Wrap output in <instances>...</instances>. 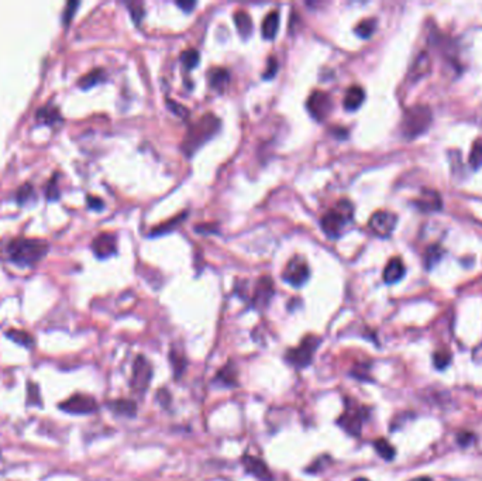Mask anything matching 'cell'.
Wrapping results in <instances>:
<instances>
[{"label":"cell","mask_w":482,"mask_h":481,"mask_svg":"<svg viewBox=\"0 0 482 481\" xmlns=\"http://www.w3.org/2000/svg\"><path fill=\"white\" fill-rule=\"evenodd\" d=\"M209 80H210V85L214 87V89H224V86L228 83V72L223 68H216V69H211L209 72Z\"/></svg>","instance_id":"ffe728a7"},{"label":"cell","mask_w":482,"mask_h":481,"mask_svg":"<svg viewBox=\"0 0 482 481\" xmlns=\"http://www.w3.org/2000/svg\"><path fill=\"white\" fill-rule=\"evenodd\" d=\"M404 275V265L399 257H393L388 261L383 269V281L386 284H395Z\"/></svg>","instance_id":"9a60e30c"},{"label":"cell","mask_w":482,"mask_h":481,"mask_svg":"<svg viewBox=\"0 0 482 481\" xmlns=\"http://www.w3.org/2000/svg\"><path fill=\"white\" fill-rule=\"evenodd\" d=\"M338 425L350 434L358 436L362 427V413L355 408H347L345 412L340 416Z\"/></svg>","instance_id":"8fae6325"},{"label":"cell","mask_w":482,"mask_h":481,"mask_svg":"<svg viewBox=\"0 0 482 481\" xmlns=\"http://www.w3.org/2000/svg\"><path fill=\"white\" fill-rule=\"evenodd\" d=\"M48 251V243L42 238L18 237L13 238L7 245L8 258L21 265H31L39 261Z\"/></svg>","instance_id":"6da1fadb"},{"label":"cell","mask_w":482,"mask_h":481,"mask_svg":"<svg viewBox=\"0 0 482 481\" xmlns=\"http://www.w3.org/2000/svg\"><path fill=\"white\" fill-rule=\"evenodd\" d=\"M441 254H443L441 247H438V245H431V247H428L427 251H426V257H424V260H426V267L431 268L433 264L437 262V261L440 260Z\"/></svg>","instance_id":"4dcf8cb0"},{"label":"cell","mask_w":482,"mask_h":481,"mask_svg":"<svg viewBox=\"0 0 482 481\" xmlns=\"http://www.w3.org/2000/svg\"><path fill=\"white\" fill-rule=\"evenodd\" d=\"M352 214H354L352 203L347 199L338 200L335 203V206L321 217L323 231L330 238L338 237L341 234L342 229L347 226V223L352 220Z\"/></svg>","instance_id":"3957f363"},{"label":"cell","mask_w":482,"mask_h":481,"mask_svg":"<svg viewBox=\"0 0 482 481\" xmlns=\"http://www.w3.org/2000/svg\"><path fill=\"white\" fill-rule=\"evenodd\" d=\"M278 30H279V11L271 10L262 21V27H261L262 37L265 39H272L275 38Z\"/></svg>","instance_id":"ac0fdd59"},{"label":"cell","mask_w":482,"mask_h":481,"mask_svg":"<svg viewBox=\"0 0 482 481\" xmlns=\"http://www.w3.org/2000/svg\"><path fill=\"white\" fill-rule=\"evenodd\" d=\"M92 248L99 258H107L116 252V237L110 233H101L92 241Z\"/></svg>","instance_id":"7c38bea8"},{"label":"cell","mask_w":482,"mask_h":481,"mask_svg":"<svg viewBox=\"0 0 482 481\" xmlns=\"http://www.w3.org/2000/svg\"><path fill=\"white\" fill-rule=\"evenodd\" d=\"M472 358H474V361H476V363H482V341L474 348V351H472Z\"/></svg>","instance_id":"ab89813d"},{"label":"cell","mask_w":482,"mask_h":481,"mask_svg":"<svg viewBox=\"0 0 482 481\" xmlns=\"http://www.w3.org/2000/svg\"><path fill=\"white\" fill-rule=\"evenodd\" d=\"M319 343H320V339L316 336L304 337L303 341L297 347H295L286 353V360L292 365H295L296 368L307 367L311 363L313 354H314Z\"/></svg>","instance_id":"5b68a950"},{"label":"cell","mask_w":482,"mask_h":481,"mask_svg":"<svg viewBox=\"0 0 482 481\" xmlns=\"http://www.w3.org/2000/svg\"><path fill=\"white\" fill-rule=\"evenodd\" d=\"M396 221L397 217L395 213L388 210H378L371 216L368 226L376 236L388 237L395 230Z\"/></svg>","instance_id":"ba28073f"},{"label":"cell","mask_w":482,"mask_h":481,"mask_svg":"<svg viewBox=\"0 0 482 481\" xmlns=\"http://www.w3.org/2000/svg\"><path fill=\"white\" fill-rule=\"evenodd\" d=\"M59 406L65 412L73 413V415H87V413H93L97 409L96 401L92 396L83 395V394H76L68 398Z\"/></svg>","instance_id":"9c48e42d"},{"label":"cell","mask_w":482,"mask_h":481,"mask_svg":"<svg viewBox=\"0 0 482 481\" xmlns=\"http://www.w3.org/2000/svg\"><path fill=\"white\" fill-rule=\"evenodd\" d=\"M307 110L310 116L319 121H323L333 109V99L327 92L314 90L307 99Z\"/></svg>","instance_id":"52a82bcc"},{"label":"cell","mask_w":482,"mask_h":481,"mask_svg":"<svg viewBox=\"0 0 482 481\" xmlns=\"http://www.w3.org/2000/svg\"><path fill=\"white\" fill-rule=\"evenodd\" d=\"M32 192V188L30 183H25L23 188L18 189V193H17V199L18 202H24L27 199V196Z\"/></svg>","instance_id":"d590c367"},{"label":"cell","mask_w":482,"mask_h":481,"mask_svg":"<svg viewBox=\"0 0 482 481\" xmlns=\"http://www.w3.org/2000/svg\"><path fill=\"white\" fill-rule=\"evenodd\" d=\"M180 8H183L185 11H190L194 7V1H178L176 3Z\"/></svg>","instance_id":"60d3db41"},{"label":"cell","mask_w":482,"mask_h":481,"mask_svg":"<svg viewBox=\"0 0 482 481\" xmlns=\"http://www.w3.org/2000/svg\"><path fill=\"white\" fill-rule=\"evenodd\" d=\"M183 219H186V213H180L179 216H176V217H173V219H171L169 221H166V223H163V224H161V226H158L151 234L152 236H156V234H163V233H168V231H171L172 229H176L178 227V224L183 220Z\"/></svg>","instance_id":"83f0119b"},{"label":"cell","mask_w":482,"mask_h":481,"mask_svg":"<svg viewBox=\"0 0 482 481\" xmlns=\"http://www.w3.org/2000/svg\"><path fill=\"white\" fill-rule=\"evenodd\" d=\"M7 337H10L13 341H16V343H18V344H21V346H25V347L31 346V343H32L31 336H28L25 331L8 330V331H7Z\"/></svg>","instance_id":"f546056e"},{"label":"cell","mask_w":482,"mask_h":481,"mask_svg":"<svg viewBox=\"0 0 482 481\" xmlns=\"http://www.w3.org/2000/svg\"><path fill=\"white\" fill-rule=\"evenodd\" d=\"M469 164L472 165L474 169H478L479 166H482V142L476 141L471 150L469 154Z\"/></svg>","instance_id":"f1b7e54d"},{"label":"cell","mask_w":482,"mask_h":481,"mask_svg":"<svg viewBox=\"0 0 482 481\" xmlns=\"http://www.w3.org/2000/svg\"><path fill=\"white\" fill-rule=\"evenodd\" d=\"M309 275H310V271H309V265L306 264V261L302 257L295 255L288 261L283 269L282 278L292 286L297 288V286H302L309 279Z\"/></svg>","instance_id":"8992f818"},{"label":"cell","mask_w":482,"mask_h":481,"mask_svg":"<svg viewBox=\"0 0 482 481\" xmlns=\"http://www.w3.org/2000/svg\"><path fill=\"white\" fill-rule=\"evenodd\" d=\"M450 361H451V354L447 351H437L433 355V363H434L435 368H438V370L445 368L450 364Z\"/></svg>","instance_id":"1f68e13d"},{"label":"cell","mask_w":482,"mask_h":481,"mask_svg":"<svg viewBox=\"0 0 482 481\" xmlns=\"http://www.w3.org/2000/svg\"><path fill=\"white\" fill-rule=\"evenodd\" d=\"M431 120L430 109L426 106H413L403 114V134L407 137H416L423 133Z\"/></svg>","instance_id":"277c9868"},{"label":"cell","mask_w":482,"mask_h":481,"mask_svg":"<svg viewBox=\"0 0 482 481\" xmlns=\"http://www.w3.org/2000/svg\"><path fill=\"white\" fill-rule=\"evenodd\" d=\"M365 99V92L361 86L358 85H352L347 89L345 92V96H344V107L350 111H354L357 110L362 102Z\"/></svg>","instance_id":"e0dca14e"},{"label":"cell","mask_w":482,"mask_h":481,"mask_svg":"<svg viewBox=\"0 0 482 481\" xmlns=\"http://www.w3.org/2000/svg\"><path fill=\"white\" fill-rule=\"evenodd\" d=\"M37 118L47 123V124H54L61 118L59 110L54 106H45V107H39L37 111Z\"/></svg>","instance_id":"44dd1931"},{"label":"cell","mask_w":482,"mask_h":481,"mask_svg":"<svg viewBox=\"0 0 482 481\" xmlns=\"http://www.w3.org/2000/svg\"><path fill=\"white\" fill-rule=\"evenodd\" d=\"M110 408L116 413H120V415H124V416H132V415H135V410H137L135 403L131 402V401H127V399L114 401L113 403H110Z\"/></svg>","instance_id":"603a6c76"},{"label":"cell","mask_w":482,"mask_h":481,"mask_svg":"<svg viewBox=\"0 0 482 481\" xmlns=\"http://www.w3.org/2000/svg\"><path fill=\"white\" fill-rule=\"evenodd\" d=\"M276 71H278V61L275 56H269L266 61V71L262 73V78L269 79V78L275 76Z\"/></svg>","instance_id":"836d02e7"},{"label":"cell","mask_w":482,"mask_h":481,"mask_svg":"<svg viewBox=\"0 0 482 481\" xmlns=\"http://www.w3.org/2000/svg\"><path fill=\"white\" fill-rule=\"evenodd\" d=\"M47 195L49 199H54L58 196V189H56V182L55 181H49L48 183V188H47Z\"/></svg>","instance_id":"74e56055"},{"label":"cell","mask_w":482,"mask_h":481,"mask_svg":"<svg viewBox=\"0 0 482 481\" xmlns=\"http://www.w3.org/2000/svg\"><path fill=\"white\" fill-rule=\"evenodd\" d=\"M457 440H458V443H459L462 447H466L468 444L472 443L474 436H472V433H459V434L457 436Z\"/></svg>","instance_id":"8d00e7d4"},{"label":"cell","mask_w":482,"mask_h":481,"mask_svg":"<svg viewBox=\"0 0 482 481\" xmlns=\"http://www.w3.org/2000/svg\"><path fill=\"white\" fill-rule=\"evenodd\" d=\"M412 481H431L428 477H419V478H414Z\"/></svg>","instance_id":"b9f144b4"},{"label":"cell","mask_w":482,"mask_h":481,"mask_svg":"<svg viewBox=\"0 0 482 481\" xmlns=\"http://www.w3.org/2000/svg\"><path fill=\"white\" fill-rule=\"evenodd\" d=\"M87 205H89L92 209H101V207H103L101 199H99V197H96V196H89V197H87Z\"/></svg>","instance_id":"f35d334b"},{"label":"cell","mask_w":482,"mask_h":481,"mask_svg":"<svg viewBox=\"0 0 482 481\" xmlns=\"http://www.w3.org/2000/svg\"><path fill=\"white\" fill-rule=\"evenodd\" d=\"M151 375H152V368H151L149 363L142 355H138L135 363H134V368H132V378H131L132 389L135 392H141V394L145 392L148 385H149Z\"/></svg>","instance_id":"30bf717a"},{"label":"cell","mask_w":482,"mask_h":481,"mask_svg":"<svg viewBox=\"0 0 482 481\" xmlns=\"http://www.w3.org/2000/svg\"><path fill=\"white\" fill-rule=\"evenodd\" d=\"M220 128V120L207 113L202 116L194 124H192L183 138L182 150L190 157L196 150H199L207 140H210Z\"/></svg>","instance_id":"7a4b0ae2"},{"label":"cell","mask_w":482,"mask_h":481,"mask_svg":"<svg viewBox=\"0 0 482 481\" xmlns=\"http://www.w3.org/2000/svg\"><path fill=\"white\" fill-rule=\"evenodd\" d=\"M103 79H104V72H103V69H93V71L87 72L86 75H83V76L79 79V86L83 87V89H87V87L94 86L96 83L101 82Z\"/></svg>","instance_id":"7402d4cb"},{"label":"cell","mask_w":482,"mask_h":481,"mask_svg":"<svg viewBox=\"0 0 482 481\" xmlns=\"http://www.w3.org/2000/svg\"><path fill=\"white\" fill-rule=\"evenodd\" d=\"M217 381L225 386H233L235 384V368L233 365H225L218 374Z\"/></svg>","instance_id":"4316f807"},{"label":"cell","mask_w":482,"mask_h":481,"mask_svg":"<svg viewBox=\"0 0 482 481\" xmlns=\"http://www.w3.org/2000/svg\"><path fill=\"white\" fill-rule=\"evenodd\" d=\"M352 481H369V480L365 478V477H358V478H355V480H352Z\"/></svg>","instance_id":"7bdbcfd3"},{"label":"cell","mask_w":482,"mask_h":481,"mask_svg":"<svg viewBox=\"0 0 482 481\" xmlns=\"http://www.w3.org/2000/svg\"><path fill=\"white\" fill-rule=\"evenodd\" d=\"M128 8L131 11V17L135 21V24H140L142 21V17L145 14L144 11V6L141 3H130Z\"/></svg>","instance_id":"d6a6232c"},{"label":"cell","mask_w":482,"mask_h":481,"mask_svg":"<svg viewBox=\"0 0 482 481\" xmlns=\"http://www.w3.org/2000/svg\"><path fill=\"white\" fill-rule=\"evenodd\" d=\"M180 61L182 63L185 65L186 69H193L199 65V61H200V56H199V52L193 48H189L186 51H183L180 54Z\"/></svg>","instance_id":"d4e9b609"},{"label":"cell","mask_w":482,"mask_h":481,"mask_svg":"<svg viewBox=\"0 0 482 481\" xmlns=\"http://www.w3.org/2000/svg\"><path fill=\"white\" fill-rule=\"evenodd\" d=\"M78 6H79L78 1H69V3H66L65 11H63V23H65V24H68V21L72 18V16H73V13H75V8H76Z\"/></svg>","instance_id":"e575fe53"},{"label":"cell","mask_w":482,"mask_h":481,"mask_svg":"<svg viewBox=\"0 0 482 481\" xmlns=\"http://www.w3.org/2000/svg\"><path fill=\"white\" fill-rule=\"evenodd\" d=\"M373 447L376 450V453L383 458V460H392L395 457V449L393 446L385 440V439H378L373 442Z\"/></svg>","instance_id":"cb8c5ba5"},{"label":"cell","mask_w":482,"mask_h":481,"mask_svg":"<svg viewBox=\"0 0 482 481\" xmlns=\"http://www.w3.org/2000/svg\"><path fill=\"white\" fill-rule=\"evenodd\" d=\"M375 27H376V21L375 18H366V20H362L357 27H355V32L358 37L361 38H368L372 35V32L375 31Z\"/></svg>","instance_id":"484cf974"},{"label":"cell","mask_w":482,"mask_h":481,"mask_svg":"<svg viewBox=\"0 0 482 481\" xmlns=\"http://www.w3.org/2000/svg\"><path fill=\"white\" fill-rule=\"evenodd\" d=\"M242 464L245 470L259 481H272V473L261 458L255 456H244Z\"/></svg>","instance_id":"4fadbf2b"},{"label":"cell","mask_w":482,"mask_h":481,"mask_svg":"<svg viewBox=\"0 0 482 481\" xmlns=\"http://www.w3.org/2000/svg\"><path fill=\"white\" fill-rule=\"evenodd\" d=\"M273 295V285H272V281L271 278L268 276H264L258 281L257 284V288H255V292H254V305L257 308H265L269 302V299L272 298Z\"/></svg>","instance_id":"5bb4252c"},{"label":"cell","mask_w":482,"mask_h":481,"mask_svg":"<svg viewBox=\"0 0 482 481\" xmlns=\"http://www.w3.org/2000/svg\"><path fill=\"white\" fill-rule=\"evenodd\" d=\"M417 207L423 212H433V210H438L441 207V197L435 190H423L420 197L416 202Z\"/></svg>","instance_id":"2e32d148"},{"label":"cell","mask_w":482,"mask_h":481,"mask_svg":"<svg viewBox=\"0 0 482 481\" xmlns=\"http://www.w3.org/2000/svg\"><path fill=\"white\" fill-rule=\"evenodd\" d=\"M234 23H235L238 34L244 39H247L252 32V20H251L249 14L244 10H237L234 14Z\"/></svg>","instance_id":"d6986e66"}]
</instances>
